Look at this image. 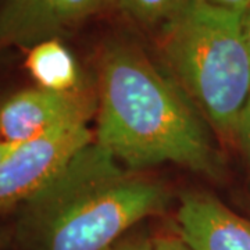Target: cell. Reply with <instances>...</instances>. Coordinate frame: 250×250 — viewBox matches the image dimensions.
<instances>
[{
  "mask_svg": "<svg viewBox=\"0 0 250 250\" xmlns=\"http://www.w3.org/2000/svg\"><path fill=\"white\" fill-rule=\"evenodd\" d=\"M95 142L139 170L177 164L214 177L218 157L195 110L138 45L114 39L99 57Z\"/></svg>",
  "mask_w": 250,
  "mask_h": 250,
  "instance_id": "cell-1",
  "label": "cell"
},
{
  "mask_svg": "<svg viewBox=\"0 0 250 250\" xmlns=\"http://www.w3.org/2000/svg\"><path fill=\"white\" fill-rule=\"evenodd\" d=\"M167 202L160 182L125 170L93 141L18 206L11 236L21 250H108Z\"/></svg>",
  "mask_w": 250,
  "mask_h": 250,
  "instance_id": "cell-2",
  "label": "cell"
},
{
  "mask_svg": "<svg viewBox=\"0 0 250 250\" xmlns=\"http://www.w3.org/2000/svg\"><path fill=\"white\" fill-rule=\"evenodd\" d=\"M242 14L206 0H189L161 25L160 49L167 67L225 136H236L250 99V56Z\"/></svg>",
  "mask_w": 250,
  "mask_h": 250,
  "instance_id": "cell-3",
  "label": "cell"
},
{
  "mask_svg": "<svg viewBox=\"0 0 250 250\" xmlns=\"http://www.w3.org/2000/svg\"><path fill=\"white\" fill-rule=\"evenodd\" d=\"M93 141L88 124H83L59 128L18 145L0 163V213L35 195L74 154Z\"/></svg>",
  "mask_w": 250,
  "mask_h": 250,
  "instance_id": "cell-4",
  "label": "cell"
},
{
  "mask_svg": "<svg viewBox=\"0 0 250 250\" xmlns=\"http://www.w3.org/2000/svg\"><path fill=\"white\" fill-rule=\"evenodd\" d=\"M96 110L89 90L57 92L28 88L0 100V139L13 145L32 141L54 129L88 124Z\"/></svg>",
  "mask_w": 250,
  "mask_h": 250,
  "instance_id": "cell-5",
  "label": "cell"
},
{
  "mask_svg": "<svg viewBox=\"0 0 250 250\" xmlns=\"http://www.w3.org/2000/svg\"><path fill=\"white\" fill-rule=\"evenodd\" d=\"M104 0H4L0 6V47H32L57 38L92 16Z\"/></svg>",
  "mask_w": 250,
  "mask_h": 250,
  "instance_id": "cell-6",
  "label": "cell"
},
{
  "mask_svg": "<svg viewBox=\"0 0 250 250\" xmlns=\"http://www.w3.org/2000/svg\"><path fill=\"white\" fill-rule=\"evenodd\" d=\"M179 236L193 250H250V220L215 197L188 193L177 213Z\"/></svg>",
  "mask_w": 250,
  "mask_h": 250,
  "instance_id": "cell-7",
  "label": "cell"
},
{
  "mask_svg": "<svg viewBox=\"0 0 250 250\" xmlns=\"http://www.w3.org/2000/svg\"><path fill=\"white\" fill-rule=\"evenodd\" d=\"M25 68L38 86L57 92L81 89L80 68L71 52L57 39H47L28 49Z\"/></svg>",
  "mask_w": 250,
  "mask_h": 250,
  "instance_id": "cell-8",
  "label": "cell"
},
{
  "mask_svg": "<svg viewBox=\"0 0 250 250\" xmlns=\"http://www.w3.org/2000/svg\"><path fill=\"white\" fill-rule=\"evenodd\" d=\"M188 3L189 0H118L125 14L143 25H164Z\"/></svg>",
  "mask_w": 250,
  "mask_h": 250,
  "instance_id": "cell-9",
  "label": "cell"
},
{
  "mask_svg": "<svg viewBox=\"0 0 250 250\" xmlns=\"http://www.w3.org/2000/svg\"><path fill=\"white\" fill-rule=\"evenodd\" d=\"M236 138L241 142L242 149L245 152L246 160L249 163L250 167V99L243 110V114L241 117V121L236 129Z\"/></svg>",
  "mask_w": 250,
  "mask_h": 250,
  "instance_id": "cell-10",
  "label": "cell"
},
{
  "mask_svg": "<svg viewBox=\"0 0 250 250\" xmlns=\"http://www.w3.org/2000/svg\"><path fill=\"white\" fill-rule=\"evenodd\" d=\"M114 250H153V238L145 233L129 235L118 242Z\"/></svg>",
  "mask_w": 250,
  "mask_h": 250,
  "instance_id": "cell-11",
  "label": "cell"
},
{
  "mask_svg": "<svg viewBox=\"0 0 250 250\" xmlns=\"http://www.w3.org/2000/svg\"><path fill=\"white\" fill-rule=\"evenodd\" d=\"M153 250H193L181 236L160 235L153 238Z\"/></svg>",
  "mask_w": 250,
  "mask_h": 250,
  "instance_id": "cell-12",
  "label": "cell"
},
{
  "mask_svg": "<svg viewBox=\"0 0 250 250\" xmlns=\"http://www.w3.org/2000/svg\"><path fill=\"white\" fill-rule=\"evenodd\" d=\"M206 1L217 4V6H221V7H225V9L235 10V11H239V13H243L250 4V0H206Z\"/></svg>",
  "mask_w": 250,
  "mask_h": 250,
  "instance_id": "cell-13",
  "label": "cell"
},
{
  "mask_svg": "<svg viewBox=\"0 0 250 250\" xmlns=\"http://www.w3.org/2000/svg\"><path fill=\"white\" fill-rule=\"evenodd\" d=\"M242 29H243L245 43H246V47H248V52H249L250 56V4L242 14Z\"/></svg>",
  "mask_w": 250,
  "mask_h": 250,
  "instance_id": "cell-14",
  "label": "cell"
},
{
  "mask_svg": "<svg viewBox=\"0 0 250 250\" xmlns=\"http://www.w3.org/2000/svg\"><path fill=\"white\" fill-rule=\"evenodd\" d=\"M17 146L18 145H13V143L4 142V141H1V139H0V163H3V161L6 160L10 154L17 149Z\"/></svg>",
  "mask_w": 250,
  "mask_h": 250,
  "instance_id": "cell-15",
  "label": "cell"
},
{
  "mask_svg": "<svg viewBox=\"0 0 250 250\" xmlns=\"http://www.w3.org/2000/svg\"><path fill=\"white\" fill-rule=\"evenodd\" d=\"M10 238H11V233L9 232V229L0 224V249L6 246V243L10 241Z\"/></svg>",
  "mask_w": 250,
  "mask_h": 250,
  "instance_id": "cell-16",
  "label": "cell"
},
{
  "mask_svg": "<svg viewBox=\"0 0 250 250\" xmlns=\"http://www.w3.org/2000/svg\"><path fill=\"white\" fill-rule=\"evenodd\" d=\"M108 250H114V248H111V249H108Z\"/></svg>",
  "mask_w": 250,
  "mask_h": 250,
  "instance_id": "cell-17",
  "label": "cell"
}]
</instances>
